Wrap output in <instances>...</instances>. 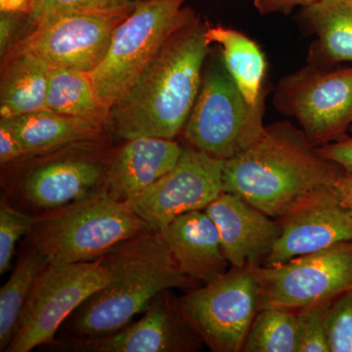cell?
Masks as SVG:
<instances>
[{
  "label": "cell",
  "mask_w": 352,
  "mask_h": 352,
  "mask_svg": "<svg viewBox=\"0 0 352 352\" xmlns=\"http://www.w3.org/2000/svg\"><path fill=\"white\" fill-rule=\"evenodd\" d=\"M346 170L322 157L302 129L289 122L264 126L247 149L226 160L223 192L235 194L272 217H284Z\"/></svg>",
  "instance_id": "6da1fadb"
},
{
  "label": "cell",
  "mask_w": 352,
  "mask_h": 352,
  "mask_svg": "<svg viewBox=\"0 0 352 352\" xmlns=\"http://www.w3.org/2000/svg\"><path fill=\"white\" fill-rule=\"evenodd\" d=\"M196 16L166 41L131 89L113 104L108 129L124 139H175L193 109L210 44Z\"/></svg>",
  "instance_id": "7a4b0ae2"
},
{
  "label": "cell",
  "mask_w": 352,
  "mask_h": 352,
  "mask_svg": "<svg viewBox=\"0 0 352 352\" xmlns=\"http://www.w3.org/2000/svg\"><path fill=\"white\" fill-rule=\"evenodd\" d=\"M103 259L110 271V282L69 317L73 339L118 332L144 314L160 294L197 284L178 267L159 231H147L120 243Z\"/></svg>",
  "instance_id": "3957f363"
},
{
  "label": "cell",
  "mask_w": 352,
  "mask_h": 352,
  "mask_svg": "<svg viewBox=\"0 0 352 352\" xmlns=\"http://www.w3.org/2000/svg\"><path fill=\"white\" fill-rule=\"evenodd\" d=\"M152 230L126 203L103 193L36 217L25 236L48 263L96 261L120 243Z\"/></svg>",
  "instance_id": "277c9868"
},
{
  "label": "cell",
  "mask_w": 352,
  "mask_h": 352,
  "mask_svg": "<svg viewBox=\"0 0 352 352\" xmlns=\"http://www.w3.org/2000/svg\"><path fill=\"white\" fill-rule=\"evenodd\" d=\"M101 140L64 146L22 157L27 164L3 183L6 198L27 214L41 217L101 192L110 152Z\"/></svg>",
  "instance_id": "5b68a950"
},
{
  "label": "cell",
  "mask_w": 352,
  "mask_h": 352,
  "mask_svg": "<svg viewBox=\"0 0 352 352\" xmlns=\"http://www.w3.org/2000/svg\"><path fill=\"white\" fill-rule=\"evenodd\" d=\"M187 0H140L118 25L107 54L90 73L109 111L127 94L176 31L196 17Z\"/></svg>",
  "instance_id": "8992f818"
},
{
  "label": "cell",
  "mask_w": 352,
  "mask_h": 352,
  "mask_svg": "<svg viewBox=\"0 0 352 352\" xmlns=\"http://www.w3.org/2000/svg\"><path fill=\"white\" fill-rule=\"evenodd\" d=\"M265 97L256 106L250 105L223 61H217L204 76L183 138L194 149L222 161L231 159L263 132Z\"/></svg>",
  "instance_id": "52a82bcc"
},
{
  "label": "cell",
  "mask_w": 352,
  "mask_h": 352,
  "mask_svg": "<svg viewBox=\"0 0 352 352\" xmlns=\"http://www.w3.org/2000/svg\"><path fill=\"white\" fill-rule=\"evenodd\" d=\"M110 279L103 256L85 263H48L32 285L6 352H30L54 344L67 319Z\"/></svg>",
  "instance_id": "ba28073f"
},
{
  "label": "cell",
  "mask_w": 352,
  "mask_h": 352,
  "mask_svg": "<svg viewBox=\"0 0 352 352\" xmlns=\"http://www.w3.org/2000/svg\"><path fill=\"white\" fill-rule=\"evenodd\" d=\"M256 267H232L176 298L183 318L214 352H239L261 309Z\"/></svg>",
  "instance_id": "9c48e42d"
},
{
  "label": "cell",
  "mask_w": 352,
  "mask_h": 352,
  "mask_svg": "<svg viewBox=\"0 0 352 352\" xmlns=\"http://www.w3.org/2000/svg\"><path fill=\"white\" fill-rule=\"evenodd\" d=\"M273 102L280 113L296 120L315 147L337 140L352 126V67L308 64L280 80Z\"/></svg>",
  "instance_id": "30bf717a"
},
{
  "label": "cell",
  "mask_w": 352,
  "mask_h": 352,
  "mask_svg": "<svg viewBox=\"0 0 352 352\" xmlns=\"http://www.w3.org/2000/svg\"><path fill=\"white\" fill-rule=\"evenodd\" d=\"M129 13L51 14L32 24L29 32L6 54L32 53L51 68L90 74L103 61L113 32Z\"/></svg>",
  "instance_id": "8fae6325"
},
{
  "label": "cell",
  "mask_w": 352,
  "mask_h": 352,
  "mask_svg": "<svg viewBox=\"0 0 352 352\" xmlns=\"http://www.w3.org/2000/svg\"><path fill=\"white\" fill-rule=\"evenodd\" d=\"M254 270L261 288V308L300 310L333 302L352 289V242Z\"/></svg>",
  "instance_id": "7c38bea8"
},
{
  "label": "cell",
  "mask_w": 352,
  "mask_h": 352,
  "mask_svg": "<svg viewBox=\"0 0 352 352\" xmlns=\"http://www.w3.org/2000/svg\"><path fill=\"white\" fill-rule=\"evenodd\" d=\"M224 161L187 146L175 168L127 206L160 231L180 215L205 210L223 192Z\"/></svg>",
  "instance_id": "4fadbf2b"
},
{
  "label": "cell",
  "mask_w": 352,
  "mask_h": 352,
  "mask_svg": "<svg viewBox=\"0 0 352 352\" xmlns=\"http://www.w3.org/2000/svg\"><path fill=\"white\" fill-rule=\"evenodd\" d=\"M281 220V233L264 266L352 242V207L336 185L316 192Z\"/></svg>",
  "instance_id": "5bb4252c"
},
{
  "label": "cell",
  "mask_w": 352,
  "mask_h": 352,
  "mask_svg": "<svg viewBox=\"0 0 352 352\" xmlns=\"http://www.w3.org/2000/svg\"><path fill=\"white\" fill-rule=\"evenodd\" d=\"M164 291L144 314L118 332L100 338L72 339L64 347L82 352H184L196 349L200 338L178 310L175 300Z\"/></svg>",
  "instance_id": "9a60e30c"
},
{
  "label": "cell",
  "mask_w": 352,
  "mask_h": 352,
  "mask_svg": "<svg viewBox=\"0 0 352 352\" xmlns=\"http://www.w3.org/2000/svg\"><path fill=\"white\" fill-rule=\"evenodd\" d=\"M205 212L217 227L232 267H258L281 233V224L235 194L222 192Z\"/></svg>",
  "instance_id": "2e32d148"
},
{
  "label": "cell",
  "mask_w": 352,
  "mask_h": 352,
  "mask_svg": "<svg viewBox=\"0 0 352 352\" xmlns=\"http://www.w3.org/2000/svg\"><path fill=\"white\" fill-rule=\"evenodd\" d=\"M175 139L136 138L109 155L101 193L127 203L170 173L183 152Z\"/></svg>",
  "instance_id": "e0dca14e"
},
{
  "label": "cell",
  "mask_w": 352,
  "mask_h": 352,
  "mask_svg": "<svg viewBox=\"0 0 352 352\" xmlns=\"http://www.w3.org/2000/svg\"><path fill=\"white\" fill-rule=\"evenodd\" d=\"M159 232L178 267L196 282L207 284L228 271L219 230L205 210L180 215Z\"/></svg>",
  "instance_id": "ac0fdd59"
},
{
  "label": "cell",
  "mask_w": 352,
  "mask_h": 352,
  "mask_svg": "<svg viewBox=\"0 0 352 352\" xmlns=\"http://www.w3.org/2000/svg\"><path fill=\"white\" fill-rule=\"evenodd\" d=\"M298 21L303 31L316 38L308 51V64L333 69L352 63V0H315L302 7Z\"/></svg>",
  "instance_id": "d6986e66"
},
{
  "label": "cell",
  "mask_w": 352,
  "mask_h": 352,
  "mask_svg": "<svg viewBox=\"0 0 352 352\" xmlns=\"http://www.w3.org/2000/svg\"><path fill=\"white\" fill-rule=\"evenodd\" d=\"M2 120L13 129L25 156L75 143L101 140L108 129L91 120L69 117L47 109Z\"/></svg>",
  "instance_id": "ffe728a7"
},
{
  "label": "cell",
  "mask_w": 352,
  "mask_h": 352,
  "mask_svg": "<svg viewBox=\"0 0 352 352\" xmlns=\"http://www.w3.org/2000/svg\"><path fill=\"white\" fill-rule=\"evenodd\" d=\"M0 85L1 119L46 109L51 66L28 52L7 53Z\"/></svg>",
  "instance_id": "44dd1931"
},
{
  "label": "cell",
  "mask_w": 352,
  "mask_h": 352,
  "mask_svg": "<svg viewBox=\"0 0 352 352\" xmlns=\"http://www.w3.org/2000/svg\"><path fill=\"white\" fill-rule=\"evenodd\" d=\"M208 43H217L221 51L222 61L248 103L256 106L266 94L265 55L256 41L242 32L220 25H208Z\"/></svg>",
  "instance_id": "7402d4cb"
},
{
  "label": "cell",
  "mask_w": 352,
  "mask_h": 352,
  "mask_svg": "<svg viewBox=\"0 0 352 352\" xmlns=\"http://www.w3.org/2000/svg\"><path fill=\"white\" fill-rule=\"evenodd\" d=\"M46 109L108 127L110 111L102 105L89 73L51 68Z\"/></svg>",
  "instance_id": "603a6c76"
},
{
  "label": "cell",
  "mask_w": 352,
  "mask_h": 352,
  "mask_svg": "<svg viewBox=\"0 0 352 352\" xmlns=\"http://www.w3.org/2000/svg\"><path fill=\"white\" fill-rule=\"evenodd\" d=\"M47 261L34 248L28 245L18 259L12 274L0 289V351L6 352L17 329L21 314L39 273Z\"/></svg>",
  "instance_id": "cb8c5ba5"
},
{
  "label": "cell",
  "mask_w": 352,
  "mask_h": 352,
  "mask_svg": "<svg viewBox=\"0 0 352 352\" xmlns=\"http://www.w3.org/2000/svg\"><path fill=\"white\" fill-rule=\"evenodd\" d=\"M298 310L264 307L254 317L242 351L298 352Z\"/></svg>",
  "instance_id": "d4e9b609"
},
{
  "label": "cell",
  "mask_w": 352,
  "mask_h": 352,
  "mask_svg": "<svg viewBox=\"0 0 352 352\" xmlns=\"http://www.w3.org/2000/svg\"><path fill=\"white\" fill-rule=\"evenodd\" d=\"M140 0H30V21L34 24L56 13L131 12Z\"/></svg>",
  "instance_id": "484cf974"
},
{
  "label": "cell",
  "mask_w": 352,
  "mask_h": 352,
  "mask_svg": "<svg viewBox=\"0 0 352 352\" xmlns=\"http://www.w3.org/2000/svg\"><path fill=\"white\" fill-rule=\"evenodd\" d=\"M36 217L14 207L6 197L0 201V274L10 270L18 241L27 235Z\"/></svg>",
  "instance_id": "4316f807"
},
{
  "label": "cell",
  "mask_w": 352,
  "mask_h": 352,
  "mask_svg": "<svg viewBox=\"0 0 352 352\" xmlns=\"http://www.w3.org/2000/svg\"><path fill=\"white\" fill-rule=\"evenodd\" d=\"M332 302L317 303L298 310V352H330L327 315Z\"/></svg>",
  "instance_id": "83f0119b"
},
{
  "label": "cell",
  "mask_w": 352,
  "mask_h": 352,
  "mask_svg": "<svg viewBox=\"0 0 352 352\" xmlns=\"http://www.w3.org/2000/svg\"><path fill=\"white\" fill-rule=\"evenodd\" d=\"M327 335L330 352H352V289L329 308Z\"/></svg>",
  "instance_id": "f1b7e54d"
},
{
  "label": "cell",
  "mask_w": 352,
  "mask_h": 352,
  "mask_svg": "<svg viewBox=\"0 0 352 352\" xmlns=\"http://www.w3.org/2000/svg\"><path fill=\"white\" fill-rule=\"evenodd\" d=\"M316 149L329 161L339 164L346 170H352V134H344L337 140L318 146Z\"/></svg>",
  "instance_id": "f546056e"
},
{
  "label": "cell",
  "mask_w": 352,
  "mask_h": 352,
  "mask_svg": "<svg viewBox=\"0 0 352 352\" xmlns=\"http://www.w3.org/2000/svg\"><path fill=\"white\" fill-rule=\"evenodd\" d=\"M25 156L24 149L6 120H0V163L2 166L19 161Z\"/></svg>",
  "instance_id": "4dcf8cb0"
},
{
  "label": "cell",
  "mask_w": 352,
  "mask_h": 352,
  "mask_svg": "<svg viewBox=\"0 0 352 352\" xmlns=\"http://www.w3.org/2000/svg\"><path fill=\"white\" fill-rule=\"evenodd\" d=\"M29 17V14L1 11L0 14V52L3 58L14 43V38L20 29L23 21Z\"/></svg>",
  "instance_id": "1f68e13d"
},
{
  "label": "cell",
  "mask_w": 352,
  "mask_h": 352,
  "mask_svg": "<svg viewBox=\"0 0 352 352\" xmlns=\"http://www.w3.org/2000/svg\"><path fill=\"white\" fill-rule=\"evenodd\" d=\"M314 0H254V6L261 15L291 13L296 7L309 6Z\"/></svg>",
  "instance_id": "d6a6232c"
},
{
  "label": "cell",
  "mask_w": 352,
  "mask_h": 352,
  "mask_svg": "<svg viewBox=\"0 0 352 352\" xmlns=\"http://www.w3.org/2000/svg\"><path fill=\"white\" fill-rule=\"evenodd\" d=\"M342 198L352 207V170H346L336 183Z\"/></svg>",
  "instance_id": "836d02e7"
},
{
  "label": "cell",
  "mask_w": 352,
  "mask_h": 352,
  "mask_svg": "<svg viewBox=\"0 0 352 352\" xmlns=\"http://www.w3.org/2000/svg\"><path fill=\"white\" fill-rule=\"evenodd\" d=\"M1 11L30 13V0H1Z\"/></svg>",
  "instance_id": "e575fe53"
},
{
  "label": "cell",
  "mask_w": 352,
  "mask_h": 352,
  "mask_svg": "<svg viewBox=\"0 0 352 352\" xmlns=\"http://www.w3.org/2000/svg\"><path fill=\"white\" fill-rule=\"evenodd\" d=\"M349 133L352 134V126H351V129H349Z\"/></svg>",
  "instance_id": "d590c367"
},
{
  "label": "cell",
  "mask_w": 352,
  "mask_h": 352,
  "mask_svg": "<svg viewBox=\"0 0 352 352\" xmlns=\"http://www.w3.org/2000/svg\"><path fill=\"white\" fill-rule=\"evenodd\" d=\"M314 1H315V0H314Z\"/></svg>",
  "instance_id": "8d00e7d4"
}]
</instances>
